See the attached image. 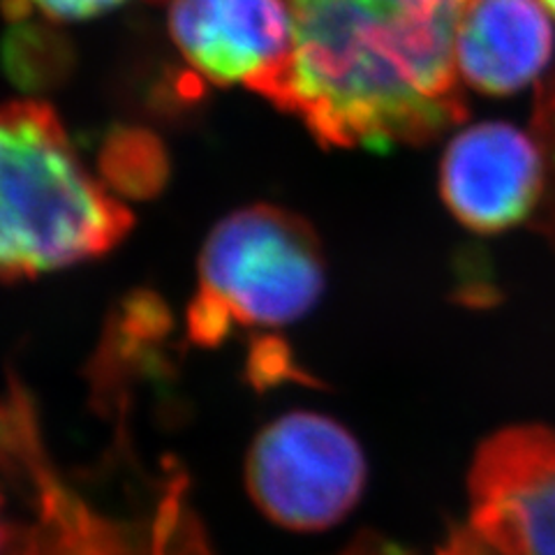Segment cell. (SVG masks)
Segmentation results:
<instances>
[{
	"label": "cell",
	"instance_id": "1",
	"mask_svg": "<svg viewBox=\"0 0 555 555\" xmlns=\"http://www.w3.org/2000/svg\"><path fill=\"white\" fill-rule=\"evenodd\" d=\"M292 47L257 86L324 149L422 146L465 118L467 0H287Z\"/></svg>",
	"mask_w": 555,
	"mask_h": 555
},
{
	"label": "cell",
	"instance_id": "2",
	"mask_svg": "<svg viewBox=\"0 0 555 555\" xmlns=\"http://www.w3.org/2000/svg\"><path fill=\"white\" fill-rule=\"evenodd\" d=\"M0 137V267L8 283L98 259L128 236L130 208L86 169L51 104L10 102Z\"/></svg>",
	"mask_w": 555,
	"mask_h": 555
},
{
	"label": "cell",
	"instance_id": "3",
	"mask_svg": "<svg viewBox=\"0 0 555 555\" xmlns=\"http://www.w3.org/2000/svg\"><path fill=\"white\" fill-rule=\"evenodd\" d=\"M3 459L28 509V518H5L3 555H211L185 477L173 467L134 516H114L79 495L51 465L38 412L16 379L3 408Z\"/></svg>",
	"mask_w": 555,
	"mask_h": 555
},
{
	"label": "cell",
	"instance_id": "4",
	"mask_svg": "<svg viewBox=\"0 0 555 555\" xmlns=\"http://www.w3.org/2000/svg\"><path fill=\"white\" fill-rule=\"evenodd\" d=\"M324 250L287 208L253 204L220 220L199 257L188 338L216 347L238 328H281L306 318L324 292Z\"/></svg>",
	"mask_w": 555,
	"mask_h": 555
},
{
	"label": "cell",
	"instance_id": "5",
	"mask_svg": "<svg viewBox=\"0 0 555 555\" xmlns=\"http://www.w3.org/2000/svg\"><path fill=\"white\" fill-rule=\"evenodd\" d=\"M243 477L257 509L273 524L318 532L357 507L369 470L350 430L332 416L299 410L257 433Z\"/></svg>",
	"mask_w": 555,
	"mask_h": 555
},
{
	"label": "cell",
	"instance_id": "6",
	"mask_svg": "<svg viewBox=\"0 0 555 555\" xmlns=\"http://www.w3.org/2000/svg\"><path fill=\"white\" fill-rule=\"evenodd\" d=\"M470 532L491 555H555V430L502 428L477 449Z\"/></svg>",
	"mask_w": 555,
	"mask_h": 555
},
{
	"label": "cell",
	"instance_id": "7",
	"mask_svg": "<svg viewBox=\"0 0 555 555\" xmlns=\"http://www.w3.org/2000/svg\"><path fill=\"white\" fill-rule=\"evenodd\" d=\"M440 193L451 214L479 234L524 222L546 193V155L540 139L509 124H481L447 144Z\"/></svg>",
	"mask_w": 555,
	"mask_h": 555
},
{
	"label": "cell",
	"instance_id": "8",
	"mask_svg": "<svg viewBox=\"0 0 555 555\" xmlns=\"http://www.w3.org/2000/svg\"><path fill=\"white\" fill-rule=\"evenodd\" d=\"M169 33L199 77L255 91L289 56L292 14L287 0H171Z\"/></svg>",
	"mask_w": 555,
	"mask_h": 555
},
{
	"label": "cell",
	"instance_id": "9",
	"mask_svg": "<svg viewBox=\"0 0 555 555\" xmlns=\"http://www.w3.org/2000/svg\"><path fill=\"white\" fill-rule=\"evenodd\" d=\"M553 28L537 0H467L456 33L461 79L486 95H512L544 73Z\"/></svg>",
	"mask_w": 555,
	"mask_h": 555
},
{
	"label": "cell",
	"instance_id": "10",
	"mask_svg": "<svg viewBox=\"0 0 555 555\" xmlns=\"http://www.w3.org/2000/svg\"><path fill=\"white\" fill-rule=\"evenodd\" d=\"M107 158L109 179L120 183L126 193L146 195L153 188H158L165 173V158L158 144L151 142L149 134L126 132L109 137V144L104 146Z\"/></svg>",
	"mask_w": 555,
	"mask_h": 555
},
{
	"label": "cell",
	"instance_id": "11",
	"mask_svg": "<svg viewBox=\"0 0 555 555\" xmlns=\"http://www.w3.org/2000/svg\"><path fill=\"white\" fill-rule=\"evenodd\" d=\"M534 137L546 155V224L555 238V79L544 86L537 100Z\"/></svg>",
	"mask_w": 555,
	"mask_h": 555
},
{
	"label": "cell",
	"instance_id": "12",
	"mask_svg": "<svg viewBox=\"0 0 555 555\" xmlns=\"http://www.w3.org/2000/svg\"><path fill=\"white\" fill-rule=\"evenodd\" d=\"M128 0H16V10L35 8L47 20L54 22H83L109 10H116Z\"/></svg>",
	"mask_w": 555,
	"mask_h": 555
},
{
	"label": "cell",
	"instance_id": "13",
	"mask_svg": "<svg viewBox=\"0 0 555 555\" xmlns=\"http://www.w3.org/2000/svg\"><path fill=\"white\" fill-rule=\"evenodd\" d=\"M542 3H544V5L555 14V0H542Z\"/></svg>",
	"mask_w": 555,
	"mask_h": 555
}]
</instances>
